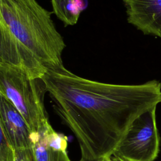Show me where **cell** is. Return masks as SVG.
Here are the masks:
<instances>
[{"instance_id":"3","label":"cell","mask_w":161,"mask_h":161,"mask_svg":"<svg viewBox=\"0 0 161 161\" xmlns=\"http://www.w3.org/2000/svg\"><path fill=\"white\" fill-rule=\"evenodd\" d=\"M46 92L43 77H30L19 67L0 64V95L16 108L31 133L50 123L44 103Z\"/></svg>"},{"instance_id":"9","label":"cell","mask_w":161,"mask_h":161,"mask_svg":"<svg viewBox=\"0 0 161 161\" xmlns=\"http://www.w3.org/2000/svg\"><path fill=\"white\" fill-rule=\"evenodd\" d=\"M16 151L10 144L8 138L1 130L0 136V161H14Z\"/></svg>"},{"instance_id":"4","label":"cell","mask_w":161,"mask_h":161,"mask_svg":"<svg viewBox=\"0 0 161 161\" xmlns=\"http://www.w3.org/2000/svg\"><path fill=\"white\" fill-rule=\"evenodd\" d=\"M156 108L157 106L149 109L134 120L115 149L114 155L127 161H154L156 159L160 151Z\"/></svg>"},{"instance_id":"7","label":"cell","mask_w":161,"mask_h":161,"mask_svg":"<svg viewBox=\"0 0 161 161\" xmlns=\"http://www.w3.org/2000/svg\"><path fill=\"white\" fill-rule=\"evenodd\" d=\"M35 161H71L67 152V138L54 130L49 123L39 132L31 133Z\"/></svg>"},{"instance_id":"13","label":"cell","mask_w":161,"mask_h":161,"mask_svg":"<svg viewBox=\"0 0 161 161\" xmlns=\"http://www.w3.org/2000/svg\"><path fill=\"white\" fill-rule=\"evenodd\" d=\"M97 161H99V160H97Z\"/></svg>"},{"instance_id":"12","label":"cell","mask_w":161,"mask_h":161,"mask_svg":"<svg viewBox=\"0 0 161 161\" xmlns=\"http://www.w3.org/2000/svg\"><path fill=\"white\" fill-rule=\"evenodd\" d=\"M79 161H82V160H79Z\"/></svg>"},{"instance_id":"2","label":"cell","mask_w":161,"mask_h":161,"mask_svg":"<svg viewBox=\"0 0 161 161\" xmlns=\"http://www.w3.org/2000/svg\"><path fill=\"white\" fill-rule=\"evenodd\" d=\"M52 13L36 0H0V64L33 78L64 66L66 45Z\"/></svg>"},{"instance_id":"1","label":"cell","mask_w":161,"mask_h":161,"mask_svg":"<svg viewBox=\"0 0 161 161\" xmlns=\"http://www.w3.org/2000/svg\"><path fill=\"white\" fill-rule=\"evenodd\" d=\"M54 111L70 130L82 161L112 155L134 120L161 103V82L115 84L78 76L64 66L43 76Z\"/></svg>"},{"instance_id":"8","label":"cell","mask_w":161,"mask_h":161,"mask_svg":"<svg viewBox=\"0 0 161 161\" xmlns=\"http://www.w3.org/2000/svg\"><path fill=\"white\" fill-rule=\"evenodd\" d=\"M53 13L65 26L77 23L80 11L75 8L74 0H51Z\"/></svg>"},{"instance_id":"6","label":"cell","mask_w":161,"mask_h":161,"mask_svg":"<svg viewBox=\"0 0 161 161\" xmlns=\"http://www.w3.org/2000/svg\"><path fill=\"white\" fill-rule=\"evenodd\" d=\"M128 22L145 35L161 38V0H122Z\"/></svg>"},{"instance_id":"5","label":"cell","mask_w":161,"mask_h":161,"mask_svg":"<svg viewBox=\"0 0 161 161\" xmlns=\"http://www.w3.org/2000/svg\"><path fill=\"white\" fill-rule=\"evenodd\" d=\"M0 128L15 151L32 148L31 132L28 124L13 104L1 95Z\"/></svg>"},{"instance_id":"10","label":"cell","mask_w":161,"mask_h":161,"mask_svg":"<svg viewBox=\"0 0 161 161\" xmlns=\"http://www.w3.org/2000/svg\"><path fill=\"white\" fill-rule=\"evenodd\" d=\"M14 161H35L32 148L27 150L16 151Z\"/></svg>"},{"instance_id":"11","label":"cell","mask_w":161,"mask_h":161,"mask_svg":"<svg viewBox=\"0 0 161 161\" xmlns=\"http://www.w3.org/2000/svg\"><path fill=\"white\" fill-rule=\"evenodd\" d=\"M106 160L107 161H127L116 155H112L106 158Z\"/></svg>"}]
</instances>
